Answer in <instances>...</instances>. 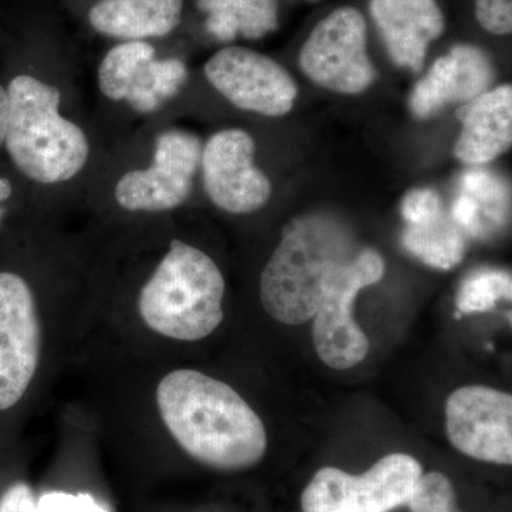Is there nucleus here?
I'll return each mask as SVG.
<instances>
[{
	"mask_svg": "<svg viewBox=\"0 0 512 512\" xmlns=\"http://www.w3.org/2000/svg\"><path fill=\"white\" fill-rule=\"evenodd\" d=\"M157 404L175 441L207 466L242 470L265 456L264 423L231 386L214 377L175 370L158 384Z\"/></svg>",
	"mask_w": 512,
	"mask_h": 512,
	"instance_id": "f257e3e1",
	"label": "nucleus"
},
{
	"mask_svg": "<svg viewBox=\"0 0 512 512\" xmlns=\"http://www.w3.org/2000/svg\"><path fill=\"white\" fill-rule=\"evenodd\" d=\"M365 248L336 215L293 218L261 275L265 311L285 325L309 322L329 286Z\"/></svg>",
	"mask_w": 512,
	"mask_h": 512,
	"instance_id": "f03ea898",
	"label": "nucleus"
},
{
	"mask_svg": "<svg viewBox=\"0 0 512 512\" xmlns=\"http://www.w3.org/2000/svg\"><path fill=\"white\" fill-rule=\"evenodd\" d=\"M5 143L16 167L42 184L63 183L79 174L89 158L82 128L59 113L56 87L32 76H18L8 89Z\"/></svg>",
	"mask_w": 512,
	"mask_h": 512,
	"instance_id": "7ed1b4c3",
	"label": "nucleus"
},
{
	"mask_svg": "<svg viewBox=\"0 0 512 512\" xmlns=\"http://www.w3.org/2000/svg\"><path fill=\"white\" fill-rule=\"evenodd\" d=\"M225 282L201 249L174 239L138 299L141 318L165 338L195 342L224 319Z\"/></svg>",
	"mask_w": 512,
	"mask_h": 512,
	"instance_id": "20e7f679",
	"label": "nucleus"
},
{
	"mask_svg": "<svg viewBox=\"0 0 512 512\" xmlns=\"http://www.w3.org/2000/svg\"><path fill=\"white\" fill-rule=\"evenodd\" d=\"M423 474L419 461L390 454L362 476L322 468L302 494L305 512H390L409 503Z\"/></svg>",
	"mask_w": 512,
	"mask_h": 512,
	"instance_id": "39448f33",
	"label": "nucleus"
},
{
	"mask_svg": "<svg viewBox=\"0 0 512 512\" xmlns=\"http://www.w3.org/2000/svg\"><path fill=\"white\" fill-rule=\"evenodd\" d=\"M299 64L313 83L330 92H366L375 82L376 70L367 53L362 13L346 6L320 20L302 47Z\"/></svg>",
	"mask_w": 512,
	"mask_h": 512,
	"instance_id": "423d86ee",
	"label": "nucleus"
},
{
	"mask_svg": "<svg viewBox=\"0 0 512 512\" xmlns=\"http://www.w3.org/2000/svg\"><path fill=\"white\" fill-rule=\"evenodd\" d=\"M383 275L382 255L366 247L329 286L313 316V343L325 365L345 370L365 359L369 340L353 319V303L363 288Z\"/></svg>",
	"mask_w": 512,
	"mask_h": 512,
	"instance_id": "0eeeda50",
	"label": "nucleus"
},
{
	"mask_svg": "<svg viewBox=\"0 0 512 512\" xmlns=\"http://www.w3.org/2000/svg\"><path fill=\"white\" fill-rule=\"evenodd\" d=\"M205 76L238 109L262 116H285L298 97V86L281 64L247 47L215 53L205 64Z\"/></svg>",
	"mask_w": 512,
	"mask_h": 512,
	"instance_id": "6e6552de",
	"label": "nucleus"
},
{
	"mask_svg": "<svg viewBox=\"0 0 512 512\" xmlns=\"http://www.w3.org/2000/svg\"><path fill=\"white\" fill-rule=\"evenodd\" d=\"M201 141L194 134L171 130L157 138L154 164L130 171L116 187V200L127 211H167L180 207L201 163Z\"/></svg>",
	"mask_w": 512,
	"mask_h": 512,
	"instance_id": "1a4fd4ad",
	"label": "nucleus"
},
{
	"mask_svg": "<svg viewBox=\"0 0 512 512\" xmlns=\"http://www.w3.org/2000/svg\"><path fill=\"white\" fill-rule=\"evenodd\" d=\"M40 356L35 298L20 276L0 272V410L22 399Z\"/></svg>",
	"mask_w": 512,
	"mask_h": 512,
	"instance_id": "9d476101",
	"label": "nucleus"
},
{
	"mask_svg": "<svg viewBox=\"0 0 512 512\" xmlns=\"http://www.w3.org/2000/svg\"><path fill=\"white\" fill-rule=\"evenodd\" d=\"M447 433L461 453L488 463H512V397L485 386H466L447 400Z\"/></svg>",
	"mask_w": 512,
	"mask_h": 512,
	"instance_id": "9b49d317",
	"label": "nucleus"
},
{
	"mask_svg": "<svg viewBox=\"0 0 512 512\" xmlns=\"http://www.w3.org/2000/svg\"><path fill=\"white\" fill-rule=\"evenodd\" d=\"M255 143L247 131H220L202 150L205 191L221 210L251 214L265 207L271 181L254 163Z\"/></svg>",
	"mask_w": 512,
	"mask_h": 512,
	"instance_id": "f8f14e48",
	"label": "nucleus"
},
{
	"mask_svg": "<svg viewBox=\"0 0 512 512\" xmlns=\"http://www.w3.org/2000/svg\"><path fill=\"white\" fill-rule=\"evenodd\" d=\"M494 76L493 63L483 50L470 45L454 46L414 86L410 109L417 119H430L448 104H466L487 92Z\"/></svg>",
	"mask_w": 512,
	"mask_h": 512,
	"instance_id": "ddd939ff",
	"label": "nucleus"
},
{
	"mask_svg": "<svg viewBox=\"0 0 512 512\" xmlns=\"http://www.w3.org/2000/svg\"><path fill=\"white\" fill-rule=\"evenodd\" d=\"M403 220L406 221L403 247L433 268L453 269L466 252L464 232L444 210L443 200L430 188H414L404 195Z\"/></svg>",
	"mask_w": 512,
	"mask_h": 512,
	"instance_id": "4468645a",
	"label": "nucleus"
},
{
	"mask_svg": "<svg viewBox=\"0 0 512 512\" xmlns=\"http://www.w3.org/2000/svg\"><path fill=\"white\" fill-rule=\"evenodd\" d=\"M370 13L393 62L420 72L430 43L444 30L437 0H370Z\"/></svg>",
	"mask_w": 512,
	"mask_h": 512,
	"instance_id": "2eb2a0df",
	"label": "nucleus"
},
{
	"mask_svg": "<svg viewBox=\"0 0 512 512\" xmlns=\"http://www.w3.org/2000/svg\"><path fill=\"white\" fill-rule=\"evenodd\" d=\"M461 133L454 146L458 160L468 165L490 163L510 150L512 89L510 84L480 94L457 111Z\"/></svg>",
	"mask_w": 512,
	"mask_h": 512,
	"instance_id": "dca6fc26",
	"label": "nucleus"
},
{
	"mask_svg": "<svg viewBox=\"0 0 512 512\" xmlns=\"http://www.w3.org/2000/svg\"><path fill=\"white\" fill-rule=\"evenodd\" d=\"M450 217L470 237H494L510 220L507 184L491 171H466L461 175L460 191L451 205Z\"/></svg>",
	"mask_w": 512,
	"mask_h": 512,
	"instance_id": "f3484780",
	"label": "nucleus"
},
{
	"mask_svg": "<svg viewBox=\"0 0 512 512\" xmlns=\"http://www.w3.org/2000/svg\"><path fill=\"white\" fill-rule=\"evenodd\" d=\"M181 15L183 0H100L89 19L103 35L140 40L173 32Z\"/></svg>",
	"mask_w": 512,
	"mask_h": 512,
	"instance_id": "a211bd4d",
	"label": "nucleus"
},
{
	"mask_svg": "<svg viewBox=\"0 0 512 512\" xmlns=\"http://www.w3.org/2000/svg\"><path fill=\"white\" fill-rule=\"evenodd\" d=\"M207 29L221 42L235 37L261 39L278 29V0H198Z\"/></svg>",
	"mask_w": 512,
	"mask_h": 512,
	"instance_id": "6ab92c4d",
	"label": "nucleus"
},
{
	"mask_svg": "<svg viewBox=\"0 0 512 512\" xmlns=\"http://www.w3.org/2000/svg\"><path fill=\"white\" fill-rule=\"evenodd\" d=\"M185 80L187 67L181 60L153 59L138 70L124 100L140 113H151L175 96Z\"/></svg>",
	"mask_w": 512,
	"mask_h": 512,
	"instance_id": "aec40b11",
	"label": "nucleus"
},
{
	"mask_svg": "<svg viewBox=\"0 0 512 512\" xmlns=\"http://www.w3.org/2000/svg\"><path fill=\"white\" fill-rule=\"evenodd\" d=\"M153 59H156L154 47L140 40L114 47L100 64L101 92L111 100L126 99L138 70Z\"/></svg>",
	"mask_w": 512,
	"mask_h": 512,
	"instance_id": "412c9836",
	"label": "nucleus"
},
{
	"mask_svg": "<svg viewBox=\"0 0 512 512\" xmlns=\"http://www.w3.org/2000/svg\"><path fill=\"white\" fill-rule=\"evenodd\" d=\"M512 278L501 269H478L464 279L457 295L458 312H488L500 301H511Z\"/></svg>",
	"mask_w": 512,
	"mask_h": 512,
	"instance_id": "4be33fe9",
	"label": "nucleus"
},
{
	"mask_svg": "<svg viewBox=\"0 0 512 512\" xmlns=\"http://www.w3.org/2000/svg\"><path fill=\"white\" fill-rule=\"evenodd\" d=\"M412 512H460L457 508L456 491L444 474H421L410 495Z\"/></svg>",
	"mask_w": 512,
	"mask_h": 512,
	"instance_id": "5701e85b",
	"label": "nucleus"
},
{
	"mask_svg": "<svg viewBox=\"0 0 512 512\" xmlns=\"http://www.w3.org/2000/svg\"><path fill=\"white\" fill-rule=\"evenodd\" d=\"M476 16L481 28L491 35H510L512 0H476Z\"/></svg>",
	"mask_w": 512,
	"mask_h": 512,
	"instance_id": "b1692460",
	"label": "nucleus"
},
{
	"mask_svg": "<svg viewBox=\"0 0 512 512\" xmlns=\"http://www.w3.org/2000/svg\"><path fill=\"white\" fill-rule=\"evenodd\" d=\"M36 512H109L89 494L47 493L36 501Z\"/></svg>",
	"mask_w": 512,
	"mask_h": 512,
	"instance_id": "393cba45",
	"label": "nucleus"
},
{
	"mask_svg": "<svg viewBox=\"0 0 512 512\" xmlns=\"http://www.w3.org/2000/svg\"><path fill=\"white\" fill-rule=\"evenodd\" d=\"M0 512H36V500L28 485L10 487L0 500Z\"/></svg>",
	"mask_w": 512,
	"mask_h": 512,
	"instance_id": "a878e982",
	"label": "nucleus"
},
{
	"mask_svg": "<svg viewBox=\"0 0 512 512\" xmlns=\"http://www.w3.org/2000/svg\"><path fill=\"white\" fill-rule=\"evenodd\" d=\"M9 119V96L8 90L0 86V146L5 143L6 128Z\"/></svg>",
	"mask_w": 512,
	"mask_h": 512,
	"instance_id": "bb28decb",
	"label": "nucleus"
},
{
	"mask_svg": "<svg viewBox=\"0 0 512 512\" xmlns=\"http://www.w3.org/2000/svg\"><path fill=\"white\" fill-rule=\"evenodd\" d=\"M12 195V185L5 178H0V202L8 200Z\"/></svg>",
	"mask_w": 512,
	"mask_h": 512,
	"instance_id": "cd10ccee",
	"label": "nucleus"
},
{
	"mask_svg": "<svg viewBox=\"0 0 512 512\" xmlns=\"http://www.w3.org/2000/svg\"><path fill=\"white\" fill-rule=\"evenodd\" d=\"M3 214H5V211H3V208H0V221H2Z\"/></svg>",
	"mask_w": 512,
	"mask_h": 512,
	"instance_id": "c85d7f7f",
	"label": "nucleus"
}]
</instances>
